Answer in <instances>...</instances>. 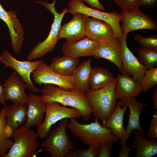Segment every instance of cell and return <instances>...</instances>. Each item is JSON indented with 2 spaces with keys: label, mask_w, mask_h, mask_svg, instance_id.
<instances>
[{
  "label": "cell",
  "mask_w": 157,
  "mask_h": 157,
  "mask_svg": "<svg viewBox=\"0 0 157 157\" xmlns=\"http://www.w3.org/2000/svg\"><path fill=\"white\" fill-rule=\"evenodd\" d=\"M56 2V0H54L51 3L36 1V3L43 5L53 15L54 20L48 36L43 41L38 42L32 49L27 56V61L39 58L51 51L55 48L57 41L59 40L58 35L62 19L64 15L68 12V11L67 9L65 8L61 13H58L55 7Z\"/></svg>",
  "instance_id": "obj_4"
},
{
  "label": "cell",
  "mask_w": 157,
  "mask_h": 157,
  "mask_svg": "<svg viewBox=\"0 0 157 157\" xmlns=\"http://www.w3.org/2000/svg\"><path fill=\"white\" fill-rule=\"evenodd\" d=\"M99 148L90 146L88 149H76L70 150L65 157H96Z\"/></svg>",
  "instance_id": "obj_31"
},
{
  "label": "cell",
  "mask_w": 157,
  "mask_h": 157,
  "mask_svg": "<svg viewBox=\"0 0 157 157\" xmlns=\"http://www.w3.org/2000/svg\"><path fill=\"white\" fill-rule=\"evenodd\" d=\"M6 100L4 97V87L0 84V104H3L4 106H6L5 103Z\"/></svg>",
  "instance_id": "obj_41"
},
{
  "label": "cell",
  "mask_w": 157,
  "mask_h": 157,
  "mask_svg": "<svg viewBox=\"0 0 157 157\" xmlns=\"http://www.w3.org/2000/svg\"><path fill=\"white\" fill-rule=\"evenodd\" d=\"M17 15L15 10L6 11L0 3V19L3 21L7 26L13 51L16 53H18L22 47L25 33Z\"/></svg>",
  "instance_id": "obj_13"
},
{
  "label": "cell",
  "mask_w": 157,
  "mask_h": 157,
  "mask_svg": "<svg viewBox=\"0 0 157 157\" xmlns=\"http://www.w3.org/2000/svg\"><path fill=\"white\" fill-rule=\"evenodd\" d=\"M121 106H127L129 109L130 114L126 128V141L130 137V135L134 130H138L144 134V131L141 126L140 120V116L143 108L147 104L141 101L138 102L135 98L127 97L119 99Z\"/></svg>",
  "instance_id": "obj_18"
},
{
  "label": "cell",
  "mask_w": 157,
  "mask_h": 157,
  "mask_svg": "<svg viewBox=\"0 0 157 157\" xmlns=\"http://www.w3.org/2000/svg\"><path fill=\"white\" fill-rule=\"evenodd\" d=\"M83 1L88 3L91 8L101 11L105 9L104 6L100 3L99 0H83Z\"/></svg>",
  "instance_id": "obj_36"
},
{
  "label": "cell",
  "mask_w": 157,
  "mask_h": 157,
  "mask_svg": "<svg viewBox=\"0 0 157 157\" xmlns=\"http://www.w3.org/2000/svg\"><path fill=\"white\" fill-rule=\"evenodd\" d=\"M157 0H138L139 6H145L152 8L155 7Z\"/></svg>",
  "instance_id": "obj_38"
},
{
  "label": "cell",
  "mask_w": 157,
  "mask_h": 157,
  "mask_svg": "<svg viewBox=\"0 0 157 157\" xmlns=\"http://www.w3.org/2000/svg\"><path fill=\"white\" fill-rule=\"evenodd\" d=\"M134 141L131 146L136 150L135 157H151L157 154V140H148L144 134L137 130L134 132Z\"/></svg>",
  "instance_id": "obj_23"
},
{
  "label": "cell",
  "mask_w": 157,
  "mask_h": 157,
  "mask_svg": "<svg viewBox=\"0 0 157 157\" xmlns=\"http://www.w3.org/2000/svg\"><path fill=\"white\" fill-rule=\"evenodd\" d=\"M99 44L85 36L74 42L65 41L62 46L64 55L78 58L81 57L93 56Z\"/></svg>",
  "instance_id": "obj_17"
},
{
  "label": "cell",
  "mask_w": 157,
  "mask_h": 157,
  "mask_svg": "<svg viewBox=\"0 0 157 157\" xmlns=\"http://www.w3.org/2000/svg\"><path fill=\"white\" fill-rule=\"evenodd\" d=\"M85 36L99 44L118 40L115 37L114 31L110 25L92 17H88L86 21Z\"/></svg>",
  "instance_id": "obj_15"
},
{
  "label": "cell",
  "mask_w": 157,
  "mask_h": 157,
  "mask_svg": "<svg viewBox=\"0 0 157 157\" xmlns=\"http://www.w3.org/2000/svg\"><path fill=\"white\" fill-rule=\"evenodd\" d=\"M121 42L119 39L105 43L99 44L93 56L97 58H104L114 64L121 73L122 63L120 56Z\"/></svg>",
  "instance_id": "obj_22"
},
{
  "label": "cell",
  "mask_w": 157,
  "mask_h": 157,
  "mask_svg": "<svg viewBox=\"0 0 157 157\" xmlns=\"http://www.w3.org/2000/svg\"><path fill=\"white\" fill-rule=\"evenodd\" d=\"M140 62L145 67L146 70L155 67L157 65V50L147 47L136 48Z\"/></svg>",
  "instance_id": "obj_28"
},
{
  "label": "cell",
  "mask_w": 157,
  "mask_h": 157,
  "mask_svg": "<svg viewBox=\"0 0 157 157\" xmlns=\"http://www.w3.org/2000/svg\"><path fill=\"white\" fill-rule=\"evenodd\" d=\"M11 137L14 142L5 157H35L38 147L36 132L24 125L14 132Z\"/></svg>",
  "instance_id": "obj_6"
},
{
  "label": "cell",
  "mask_w": 157,
  "mask_h": 157,
  "mask_svg": "<svg viewBox=\"0 0 157 157\" xmlns=\"http://www.w3.org/2000/svg\"><path fill=\"white\" fill-rule=\"evenodd\" d=\"M128 107L121 106L120 101L116 102L115 109L109 118L101 124L103 127L110 128L113 135L120 139V143H126V132L123 120L124 113Z\"/></svg>",
  "instance_id": "obj_20"
},
{
  "label": "cell",
  "mask_w": 157,
  "mask_h": 157,
  "mask_svg": "<svg viewBox=\"0 0 157 157\" xmlns=\"http://www.w3.org/2000/svg\"><path fill=\"white\" fill-rule=\"evenodd\" d=\"M127 33H123L119 39L121 42L120 56L122 65L121 75L133 76L139 81L143 78L147 70L127 47L126 43Z\"/></svg>",
  "instance_id": "obj_12"
},
{
  "label": "cell",
  "mask_w": 157,
  "mask_h": 157,
  "mask_svg": "<svg viewBox=\"0 0 157 157\" xmlns=\"http://www.w3.org/2000/svg\"><path fill=\"white\" fill-rule=\"evenodd\" d=\"M68 8V12L73 15L76 13H81L107 22L112 28L115 36L118 39L123 34V29L120 24L122 17L117 12H106L91 8L85 5L82 0H71Z\"/></svg>",
  "instance_id": "obj_7"
},
{
  "label": "cell",
  "mask_w": 157,
  "mask_h": 157,
  "mask_svg": "<svg viewBox=\"0 0 157 157\" xmlns=\"http://www.w3.org/2000/svg\"><path fill=\"white\" fill-rule=\"evenodd\" d=\"M41 92L42 100L45 104L56 102L64 106H71L79 111L84 121L90 119L93 110L85 93L64 90L51 84H44Z\"/></svg>",
  "instance_id": "obj_1"
},
{
  "label": "cell",
  "mask_w": 157,
  "mask_h": 157,
  "mask_svg": "<svg viewBox=\"0 0 157 157\" xmlns=\"http://www.w3.org/2000/svg\"><path fill=\"white\" fill-rule=\"evenodd\" d=\"M3 85L6 100H10L15 104H26L28 96L25 90L28 86L16 72L5 80Z\"/></svg>",
  "instance_id": "obj_16"
},
{
  "label": "cell",
  "mask_w": 157,
  "mask_h": 157,
  "mask_svg": "<svg viewBox=\"0 0 157 157\" xmlns=\"http://www.w3.org/2000/svg\"><path fill=\"white\" fill-rule=\"evenodd\" d=\"M31 74L34 82L41 86L42 84H51L64 90H76V83L71 76H65L60 75L53 71L47 63L43 62Z\"/></svg>",
  "instance_id": "obj_9"
},
{
  "label": "cell",
  "mask_w": 157,
  "mask_h": 157,
  "mask_svg": "<svg viewBox=\"0 0 157 157\" xmlns=\"http://www.w3.org/2000/svg\"><path fill=\"white\" fill-rule=\"evenodd\" d=\"M69 22L61 26L58 39L65 38L68 42H74L85 36L86 22L88 17L82 13H76Z\"/></svg>",
  "instance_id": "obj_14"
},
{
  "label": "cell",
  "mask_w": 157,
  "mask_h": 157,
  "mask_svg": "<svg viewBox=\"0 0 157 157\" xmlns=\"http://www.w3.org/2000/svg\"><path fill=\"white\" fill-rule=\"evenodd\" d=\"M153 107L154 108L157 110V88L156 87L152 94Z\"/></svg>",
  "instance_id": "obj_40"
},
{
  "label": "cell",
  "mask_w": 157,
  "mask_h": 157,
  "mask_svg": "<svg viewBox=\"0 0 157 157\" xmlns=\"http://www.w3.org/2000/svg\"><path fill=\"white\" fill-rule=\"evenodd\" d=\"M6 106H4L0 112V156L1 157H5L14 143L12 140L5 137L4 133V128L6 124L5 118Z\"/></svg>",
  "instance_id": "obj_29"
},
{
  "label": "cell",
  "mask_w": 157,
  "mask_h": 157,
  "mask_svg": "<svg viewBox=\"0 0 157 157\" xmlns=\"http://www.w3.org/2000/svg\"><path fill=\"white\" fill-rule=\"evenodd\" d=\"M135 40L142 47L157 50V36L153 35L148 37H144L140 34L136 35Z\"/></svg>",
  "instance_id": "obj_32"
},
{
  "label": "cell",
  "mask_w": 157,
  "mask_h": 157,
  "mask_svg": "<svg viewBox=\"0 0 157 157\" xmlns=\"http://www.w3.org/2000/svg\"><path fill=\"white\" fill-rule=\"evenodd\" d=\"M46 104L45 118L36 129L38 137L42 139L47 137L52 126L57 122L65 118L76 119L81 117L79 111L74 108L62 106L56 102Z\"/></svg>",
  "instance_id": "obj_8"
},
{
  "label": "cell",
  "mask_w": 157,
  "mask_h": 157,
  "mask_svg": "<svg viewBox=\"0 0 157 157\" xmlns=\"http://www.w3.org/2000/svg\"><path fill=\"white\" fill-rule=\"evenodd\" d=\"M115 94L116 100L127 97L135 98L142 92L139 81L130 76L118 74Z\"/></svg>",
  "instance_id": "obj_21"
},
{
  "label": "cell",
  "mask_w": 157,
  "mask_h": 157,
  "mask_svg": "<svg viewBox=\"0 0 157 157\" xmlns=\"http://www.w3.org/2000/svg\"><path fill=\"white\" fill-rule=\"evenodd\" d=\"M66 129L85 144L99 148L106 144L116 142L119 138L113 135L110 128L102 126L96 118L89 124H81L76 119L70 118Z\"/></svg>",
  "instance_id": "obj_2"
},
{
  "label": "cell",
  "mask_w": 157,
  "mask_h": 157,
  "mask_svg": "<svg viewBox=\"0 0 157 157\" xmlns=\"http://www.w3.org/2000/svg\"><path fill=\"white\" fill-rule=\"evenodd\" d=\"M113 143V142H109L100 147L97 157H110L112 155V149Z\"/></svg>",
  "instance_id": "obj_35"
},
{
  "label": "cell",
  "mask_w": 157,
  "mask_h": 157,
  "mask_svg": "<svg viewBox=\"0 0 157 157\" xmlns=\"http://www.w3.org/2000/svg\"><path fill=\"white\" fill-rule=\"evenodd\" d=\"M69 122L68 118L61 120L58 126L50 131L38 148L44 147L51 157H65L70 150L76 148L66 132Z\"/></svg>",
  "instance_id": "obj_5"
},
{
  "label": "cell",
  "mask_w": 157,
  "mask_h": 157,
  "mask_svg": "<svg viewBox=\"0 0 157 157\" xmlns=\"http://www.w3.org/2000/svg\"><path fill=\"white\" fill-rule=\"evenodd\" d=\"M0 61L6 67H10L15 70L27 85L28 89L32 92L38 93L41 91L32 82L30 75L37 67L43 62L42 60L21 61L14 58L7 51H4L0 56Z\"/></svg>",
  "instance_id": "obj_10"
},
{
  "label": "cell",
  "mask_w": 157,
  "mask_h": 157,
  "mask_svg": "<svg viewBox=\"0 0 157 157\" xmlns=\"http://www.w3.org/2000/svg\"><path fill=\"white\" fill-rule=\"evenodd\" d=\"M79 63L78 58L64 55L53 58L49 65L55 73L65 76H71Z\"/></svg>",
  "instance_id": "obj_26"
},
{
  "label": "cell",
  "mask_w": 157,
  "mask_h": 157,
  "mask_svg": "<svg viewBox=\"0 0 157 157\" xmlns=\"http://www.w3.org/2000/svg\"><path fill=\"white\" fill-rule=\"evenodd\" d=\"M142 92L145 93L157 84V67L147 70L142 78L139 81Z\"/></svg>",
  "instance_id": "obj_30"
},
{
  "label": "cell",
  "mask_w": 157,
  "mask_h": 157,
  "mask_svg": "<svg viewBox=\"0 0 157 157\" xmlns=\"http://www.w3.org/2000/svg\"><path fill=\"white\" fill-rule=\"evenodd\" d=\"M124 11H128L138 8V0H114Z\"/></svg>",
  "instance_id": "obj_33"
},
{
  "label": "cell",
  "mask_w": 157,
  "mask_h": 157,
  "mask_svg": "<svg viewBox=\"0 0 157 157\" xmlns=\"http://www.w3.org/2000/svg\"><path fill=\"white\" fill-rule=\"evenodd\" d=\"M27 107L26 118L24 126L26 128L37 126L42 124L44 119L46 104L43 102L41 95H35L30 92L26 103Z\"/></svg>",
  "instance_id": "obj_19"
},
{
  "label": "cell",
  "mask_w": 157,
  "mask_h": 157,
  "mask_svg": "<svg viewBox=\"0 0 157 157\" xmlns=\"http://www.w3.org/2000/svg\"><path fill=\"white\" fill-rule=\"evenodd\" d=\"M27 107L26 104H18L6 107V124L10 126L14 132L26 121Z\"/></svg>",
  "instance_id": "obj_24"
},
{
  "label": "cell",
  "mask_w": 157,
  "mask_h": 157,
  "mask_svg": "<svg viewBox=\"0 0 157 157\" xmlns=\"http://www.w3.org/2000/svg\"><path fill=\"white\" fill-rule=\"evenodd\" d=\"M120 144L122 146V148L117 157H128L129 152L132 149V147H128L126 146V143H120Z\"/></svg>",
  "instance_id": "obj_37"
},
{
  "label": "cell",
  "mask_w": 157,
  "mask_h": 157,
  "mask_svg": "<svg viewBox=\"0 0 157 157\" xmlns=\"http://www.w3.org/2000/svg\"><path fill=\"white\" fill-rule=\"evenodd\" d=\"M91 63V59H89L81 63L74 70L71 76L75 82L76 90L85 93L90 88Z\"/></svg>",
  "instance_id": "obj_25"
},
{
  "label": "cell",
  "mask_w": 157,
  "mask_h": 157,
  "mask_svg": "<svg viewBox=\"0 0 157 157\" xmlns=\"http://www.w3.org/2000/svg\"><path fill=\"white\" fill-rule=\"evenodd\" d=\"M119 14L122 17L123 33L144 29H157L156 20L142 12L138 8L128 11L122 10Z\"/></svg>",
  "instance_id": "obj_11"
},
{
  "label": "cell",
  "mask_w": 157,
  "mask_h": 157,
  "mask_svg": "<svg viewBox=\"0 0 157 157\" xmlns=\"http://www.w3.org/2000/svg\"><path fill=\"white\" fill-rule=\"evenodd\" d=\"M117 83L113 78L106 86L97 90L89 88L85 92L89 103L93 109L94 116L105 122L111 116L116 106L115 92Z\"/></svg>",
  "instance_id": "obj_3"
},
{
  "label": "cell",
  "mask_w": 157,
  "mask_h": 157,
  "mask_svg": "<svg viewBox=\"0 0 157 157\" xmlns=\"http://www.w3.org/2000/svg\"><path fill=\"white\" fill-rule=\"evenodd\" d=\"M147 135L149 139L157 140V111L153 116L149 124Z\"/></svg>",
  "instance_id": "obj_34"
},
{
  "label": "cell",
  "mask_w": 157,
  "mask_h": 157,
  "mask_svg": "<svg viewBox=\"0 0 157 157\" xmlns=\"http://www.w3.org/2000/svg\"><path fill=\"white\" fill-rule=\"evenodd\" d=\"M3 131L5 137L8 138L11 137L13 133L11 127L6 124L4 127Z\"/></svg>",
  "instance_id": "obj_39"
},
{
  "label": "cell",
  "mask_w": 157,
  "mask_h": 157,
  "mask_svg": "<svg viewBox=\"0 0 157 157\" xmlns=\"http://www.w3.org/2000/svg\"><path fill=\"white\" fill-rule=\"evenodd\" d=\"M107 70L100 67L92 68L89 78L90 88L97 90L107 85L113 78Z\"/></svg>",
  "instance_id": "obj_27"
}]
</instances>
